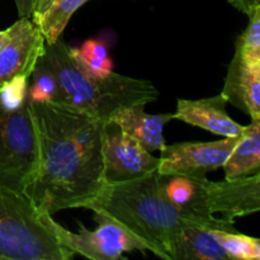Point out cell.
<instances>
[{
    "mask_svg": "<svg viewBox=\"0 0 260 260\" xmlns=\"http://www.w3.org/2000/svg\"><path fill=\"white\" fill-rule=\"evenodd\" d=\"M40 144L36 177L24 190L41 213L84 208L106 185L103 161L86 154L65 131L50 103H32Z\"/></svg>",
    "mask_w": 260,
    "mask_h": 260,
    "instance_id": "cell-1",
    "label": "cell"
},
{
    "mask_svg": "<svg viewBox=\"0 0 260 260\" xmlns=\"http://www.w3.org/2000/svg\"><path fill=\"white\" fill-rule=\"evenodd\" d=\"M84 208L121 226L154 255L174 260L182 220L165 196L156 170L128 182L106 184Z\"/></svg>",
    "mask_w": 260,
    "mask_h": 260,
    "instance_id": "cell-2",
    "label": "cell"
},
{
    "mask_svg": "<svg viewBox=\"0 0 260 260\" xmlns=\"http://www.w3.org/2000/svg\"><path fill=\"white\" fill-rule=\"evenodd\" d=\"M38 63L57 81L55 103L71 107L101 121H109L119 111L132 106H147L157 101L159 90L145 79L129 78L112 71L98 78L84 70L61 38L43 46Z\"/></svg>",
    "mask_w": 260,
    "mask_h": 260,
    "instance_id": "cell-3",
    "label": "cell"
},
{
    "mask_svg": "<svg viewBox=\"0 0 260 260\" xmlns=\"http://www.w3.org/2000/svg\"><path fill=\"white\" fill-rule=\"evenodd\" d=\"M74 256L27 196L0 187V260H69Z\"/></svg>",
    "mask_w": 260,
    "mask_h": 260,
    "instance_id": "cell-4",
    "label": "cell"
},
{
    "mask_svg": "<svg viewBox=\"0 0 260 260\" xmlns=\"http://www.w3.org/2000/svg\"><path fill=\"white\" fill-rule=\"evenodd\" d=\"M38 162L40 144L30 101L25 99L19 107L0 102V187L24 194Z\"/></svg>",
    "mask_w": 260,
    "mask_h": 260,
    "instance_id": "cell-5",
    "label": "cell"
},
{
    "mask_svg": "<svg viewBox=\"0 0 260 260\" xmlns=\"http://www.w3.org/2000/svg\"><path fill=\"white\" fill-rule=\"evenodd\" d=\"M42 218L58 241L75 255L79 254L91 260H116L122 258L124 253L146 251L144 245L121 226L102 216L95 215L98 222L95 230L90 231L84 228L83 223H79V233H73L61 226L50 213H42Z\"/></svg>",
    "mask_w": 260,
    "mask_h": 260,
    "instance_id": "cell-6",
    "label": "cell"
},
{
    "mask_svg": "<svg viewBox=\"0 0 260 260\" xmlns=\"http://www.w3.org/2000/svg\"><path fill=\"white\" fill-rule=\"evenodd\" d=\"M155 157L113 121L103 126V178L106 184L128 182L155 172Z\"/></svg>",
    "mask_w": 260,
    "mask_h": 260,
    "instance_id": "cell-7",
    "label": "cell"
},
{
    "mask_svg": "<svg viewBox=\"0 0 260 260\" xmlns=\"http://www.w3.org/2000/svg\"><path fill=\"white\" fill-rule=\"evenodd\" d=\"M239 137H223L210 142H177L160 151L156 172L160 175L207 178L223 167Z\"/></svg>",
    "mask_w": 260,
    "mask_h": 260,
    "instance_id": "cell-8",
    "label": "cell"
},
{
    "mask_svg": "<svg viewBox=\"0 0 260 260\" xmlns=\"http://www.w3.org/2000/svg\"><path fill=\"white\" fill-rule=\"evenodd\" d=\"M162 189L180 215V220L206 226L210 230L238 231L234 222L216 218L208 207L207 178L160 175Z\"/></svg>",
    "mask_w": 260,
    "mask_h": 260,
    "instance_id": "cell-9",
    "label": "cell"
},
{
    "mask_svg": "<svg viewBox=\"0 0 260 260\" xmlns=\"http://www.w3.org/2000/svg\"><path fill=\"white\" fill-rule=\"evenodd\" d=\"M10 28L9 41L0 51V89L18 76L32 75L45 46L40 28L30 18H19Z\"/></svg>",
    "mask_w": 260,
    "mask_h": 260,
    "instance_id": "cell-10",
    "label": "cell"
},
{
    "mask_svg": "<svg viewBox=\"0 0 260 260\" xmlns=\"http://www.w3.org/2000/svg\"><path fill=\"white\" fill-rule=\"evenodd\" d=\"M207 190L211 212L221 213L230 222L260 210V173L222 182L208 180Z\"/></svg>",
    "mask_w": 260,
    "mask_h": 260,
    "instance_id": "cell-11",
    "label": "cell"
},
{
    "mask_svg": "<svg viewBox=\"0 0 260 260\" xmlns=\"http://www.w3.org/2000/svg\"><path fill=\"white\" fill-rule=\"evenodd\" d=\"M222 94L202 99H178L174 119L210 131L221 137H239L245 126L234 121L226 112Z\"/></svg>",
    "mask_w": 260,
    "mask_h": 260,
    "instance_id": "cell-12",
    "label": "cell"
},
{
    "mask_svg": "<svg viewBox=\"0 0 260 260\" xmlns=\"http://www.w3.org/2000/svg\"><path fill=\"white\" fill-rule=\"evenodd\" d=\"M221 94L251 121H260V68L246 62L238 51L229 65Z\"/></svg>",
    "mask_w": 260,
    "mask_h": 260,
    "instance_id": "cell-13",
    "label": "cell"
},
{
    "mask_svg": "<svg viewBox=\"0 0 260 260\" xmlns=\"http://www.w3.org/2000/svg\"><path fill=\"white\" fill-rule=\"evenodd\" d=\"M145 106H132L114 114L111 121L116 122L122 131L136 140L142 147L150 152L161 151L165 146L162 129L174 119V113L149 114Z\"/></svg>",
    "mask_w": 260,
    "mask_h": 260,
    "instance_id": "cell-14",
    "label": "cell"
},
{
    "mask_svg": "<svg viewBox=\"0 0 260 260\" xmlns=\"http://www.w3.org/2000/svg\"><path fill=\"white\" fill-rule=\"evenodd\" d=\"M174 260H230L211 230L200 223L183 221L175 244Z\"/></svg>",
    "mask_w": 260,
    "mask_h": 260,
    "instance_id": "cell-15",
    "label": "cell"
},
{
    "mask_svg": "<svg viewBox=\"0 0 260 260\" xmlns=\"http://www.w3.org/2000/svg\"><path fill=\"white\" fill-rule=\"evenodd\" d=\"M225 179L246 177L260 170V121H251L239 136L222 167Z\"/></svg>",
    "mask_w": 260,
    "mask_h": 260,
    "instance_id": "cell-16",
    "label": "cell"
},
{
    "mask_svg": "<svg viewBox=\"0 0 260 260\" xmlns=\"http://www.w3.org/2000/svg\"><path fill=\"white\" fill-rule=\"evenodd\" d=\"M89 0H56L45 14L35 23L40 28L46 43H52L61 38L74 13Z\"/></svg>",
    "mask_w": 260,
    "mask_h": 260,
    "instance_id": "cell-17",
    "label": "cell"
},
{
    "mask_svg": "<svg viewBox=\"0 0 260 260\" xmlns=\"http://www.w3.org/2000/svg\"><path fill=\"white\" fill-rule=\"evenodd\" d=\"M71 53L84 70L98 78H104L113 71V62L107 46L98 40H88L81 47H71Z\"/></svg>",
    "mask_w": 260,
    "mask_h": 260,
    "instance_id": "cell-18",
    "label": "cell"
},
{
    "mask_svg": "<svg viewBox=\"0 0 260 260\" xmlns=\"http://www.w3.org/2000/svg\"><path fill=\"white\" fill-rule=\"evenodd\" d=\"M211 234L223 248L230 260H258L260 258V240L244 235L239 231L211 230Z\"/></svg>",
    "mask_w": 260,
    "mask_h": 260,
    "instance_id": "cell-19",
    "label": "cell"
},
{
    "mask_svg": "<svg viewBox=\"0 0 260 260\" xmlns=\"http://www.w3.org/2000/svg\"><path fill=\"white\" fill-rule=\"evenodd\" d=\"M30 80L32 83L28 86V99L32 103H55L58 93L57 81L48 69L37 62Z\"/></svg>",
    "mask_w": 260,
    "mask_h": 260,
    "instance_id": "cell-20",
    "label": "cell"
},
{
    "mask_svg": "<svg viewBox=\"0 0 260 260\" xmlns=\"http://www.w3.org/2000/svg\"><path fill=\"white\" fill-rule=\"evenodd\" d=\"M235 51L246 62L260 68V10L249 15V24L238 37Z\"/></svg>",
    "mask_w": 260,
    "mask_h": 260,
    "instance_id": "cell-21",
    "label": "cell"
},
{
    "mask_svg": "<svg viewBox=\"0 0 260 260\" xmlns=\"http://www.w3.org/2000/svg\"><path fill=\"white\" fill-rule=\"evenodd\" d=\"M229 3L248 17L256 10H260V0H229Z\"/></svg>",
    "mask_w": 260,
    "mask_h": 260,
    "instance_id": "cell-22",
    "label": "cell"
},
{
    "mask_svg": "<svg viewBox=\"0 0 260 260\" xmlns=\"http://www.w3.org/2000/svg\"><path fill=\"white\" fill-rule=\"evenodd\" d=\"M36 0H14L17 5L18 17L19 18H32L33 8Z\"/></svg>",
    "mask_w": 260,
    "mask_h": 260,
    "instance_id": "cell-23",
    "label": "cell"
},
{
    "mask_svg": "<svg viewBox=\"0 0 260 260\" xmlns=\"http://www.w3.org/2000/svg\"><path fill=\"white\" fill-rule=\"evenodd\" d=\"M55 2L56 0H36L35 8H33V14L30 19L35 23H37L38 19L45 14L46 10H47Z\"/></svg>",
    "mask_w": 260,
    "mask_h": 260,
    "instance_id": "cell-24",
    "label": "cell"
},
{
    "mask_svg": "<svg viewBox=\"0 0 260 260\" xmlns=\"http://www.w3.org/2000/svg\"><path fill=\"white\" fill-rule=\"evenodd\" d=\"M10 35H12V28L10 27H8L7 29L0 30V51H2L3 47L8 43V41H9L10 38Z\"/></svg>",
    "mask_w": 260,
    "mask_h": 260,
    "instance_id": "cell-25",
    "label": "cell"
}]
</instances>
